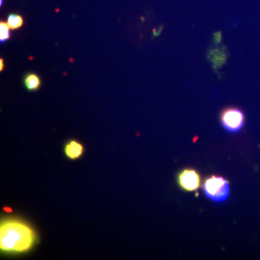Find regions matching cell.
Returning <instances> with one entry per match:
<instances>
[{
  "instance_id": "1",
  "label": "cell",
  "mask_w": 260,
  "mask_h": 260,
  "mask_svg": "<svg viewBox=\"0 0 260 260\" xmlns=\"http://www.w3.org/2000/svg\"><path fill=\"white\" fill-rule=\"evenodd\" d=\"M36 234L28 224L18 219H7L0 225V249L10 254L27 252L34 246Z\"/></svg>"
},
{
  "instance_id": "2",
  "label": "cell",
  "mask_w": 260,
  "mask_h": 260,
  "mask_svg": "<svg viewBox=\"0 0 260 260\" xmlns=\"http://www.w3.org/2000/svg\"><path fill=\"white\" fill-rule=\"evenodd\" d=\"M207 198L215 202L225 201L230 193L229 181L220 176L207 178L203 186Z\"/></svg>"
},
{
  "instance_id": "3",
  "label": "cell",
  "mask_w": 260,
  "mask_h": 260,
  "mask_svg": "<svg viewBox=\"0 0 260 260\" xmlns=\"http://www.w3.org/2000/svg\"><path fill=\"white\" fill-rule=\"evenodd\" d=\"M222 125L231 133H237L244 126V114L242 110L237 108L230 107L224 109L220 115Z\"/></svg>"
},
{
  "instance_id": "4",
  "label": "cell",
  "mask_w": 260,
  "mask_h": 260,
  "mask_svg": "<svg viewBox=\"0 0 260 260\" xmlns=\"http://www.w3.org/2000/svg\"><path fill=\"white\" fill-rule=\"evenodd\" d=\"M177 183L182 190L194 191L201 186V177L195 169H184L178 174Z\"/></svg>"
},
{
  "instance_id": "5",
  "label": "cell",
  "mask_w": 260,
  "mask_h": 260,
  "mask_svg": "<svg viewBox=\"0 0 260 260\" xmlns=\"http://www.w3.org/2000/svg\"><path fill=\"white\" fill-rule=\"evenodd\" d=\"M84 152V147L76 140H71L64 146V153L68 158L75 160L80 158Z\"/></svg>"
},
{
  "instance_id": "6",
  "label": "cell",
  "mask_w": 260,
  "mask_h": 260,
  "mask_svg": "<svg viewBox=\"0 0 260 260\" xmlns=\"http://www.w3.org/2000/svg\"><path fill=\"white\" fill-rule=\"evenodd\" d=\"M23 83L27 90L29 91H34L40 88L41 85H42V80L39 75L35 73H29L24 78Z\"/></svg>"
},
{
  "instance_id": "7",
  "label": "cell",
  "mask_w": 260,
  "mask_h": 260,
  "mask_svg": "<svg viewBox=\"0 0 260 260\" xmlns=\"http://www.w3.org/2000/svg\"><path fill=\"white\" fill-rule=\"evenodd\" d=\"M7 23L12 30H17L23 26L24 20L21 15L16 14V13H12L8 15Z\"/></svg>"
},
{
  "instance_id": "8",
  "label": "cell",
  "mask_w": 260,
  "mask_h": 260,
  "mask_svg": "<svg viewBox=\"0 0 260 260\" xmlns=\"http://www.w3.org/2000/svg\"><path fill=\"white\" fill-rule=\"evenodd\" d=\"M210 60L213 63L214 66L220 68L226 61V56L223 51L212 50L210 54Z\"/></svg>"
},
{
  "instance_id": "9",
  "label": "cell",
  "mask_w": 260,
  "mask_h": 260,
  "mask_svg": "<svg viewBox=\"0 0 260 260\" xmlns=\"http://www.w3.org/2000/svg\"><path fill=\"white\" fill-rule=\"evenodd\" d=\"M10 28L8 23L1 22L0 23V42L4 43L8 41L10 37Z\"/></svg>"
},
{
  "instance_id": "10",
  "label": "cell",
  "mask_w": 260,
  "mask_h": 260,
  "mask_svg": "<svg viewBox=\"0 0 260 260\" xmlns=\"http://www.w3.org/2000/svg\"><path fill=\"white\" fill-rule=\"evenodd\" d=\"M213 41L215 44H220L222 41L221 31H217L213 34Z\"/></svg>"
},
{
  "instance_id": "11",
  "label": "cell",
  "mask_w": 260,
  "mask_h": 260,
  "mask_svg": "<svg viewBox=\"0 0 260 260\" xmlns=\"http://www.w3.org/2000/svg\"><path fill=\"white\" fill-rule=\"evenodd\" d=\"M162 30V27H160V28L158 29H155V30H153V34L154 37H159L160 36V32H161Z\"/></svg>"
},
{
  "instance_id": "12",
  "label": "cell",
  "mask_w": 260,
  "mask_h": 260,
  "mask_svg": "<svg viewBox=\"0 0 260 260\" xmlns=\"http://www.w3.org/2000/svg\"><path fill=\"white\" fill-rule=\"evenodd\" d=\"M4 69V60L3 59H0V71H3Z\"/></svg>"
},
{
  "instance_id": "13",
  "label": "cell",
  "mask_w": 260,
  "mask_h": 260,
  "mask_svg": "<svg viewBox=\"0 0 260 260\" xmlns=\"http://www.w3.org/2000/svg\"><path fill=\"white\" fill-rule=\"evenodd\" d=\"M3 0H0V6L3 5Z\"/></svg>"
}]
</instances>
